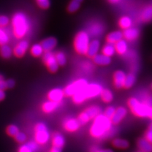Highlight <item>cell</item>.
<instances>
[{"mask_svg": "<svg viewBox=\"0 0 152 152\" xmlns=\"http://www.w3.org/2000/svg\"><path fill=\"white\" fill-rule=\"evenodd\" d=\"M29 44L26 40H22L15 46V48L13 50V53L17 57H22L25 55L27 51Z\"/></svg>", "mask_w": 152, "mask_h": 152, "instance_id": "30bf717a", "label": "cell"}, {"mask_svg": "<svg viewBox=\"0 0 152 152\" xmlns=\"http://www.w3.org/2000/svg\"><path fill=\"white\" fill-rule=\"evenodd\" d=\"M93 61L98 65H107L110 64L111 58L103 54H97L93 57Z\"/></svg>", "mask_w": 152, "mask_h": 152, "instance_id": "44dd1931", "label": "cell"}, {"mask_svg": "<svg viewBox=\"0 0 152 152\" xmlns=\"http://www.w3.org/2000/svg\"><path fill=\"white\" fill-rule=\"evenodd\" d=\"M63 126L64 129L69 132H75L77 131L80 124L79 121L74 118H68L64 122Z\"/></svg>", "mask_w": 152, "mask_h": 152, "instance_id": "8fae6325", "label": "cell"}, {"mask_svg": "<svg viewBox=\"0 0 152 152\" xmlns=\"http://www.w3.org/2000/svg\"><path fill=\"white\" fill-rule=\"evenodd\" d=\"M114 45H115V51L118 54L124 55L127 53V50H128V45L126 41L121 39L119 41L116 42Z\"/></svg>", "mask_w": 152, "mask_h": 152, "instance_id": "cb8c5ba5", "label": "cell"}, {"mask_svg": "<svg viewBox=\"0 0 152 152\" xmlns=\"http://www.w3.org/2000/svg\"><path fill=\"white\" fill-rule=\"evenodd\" d=\"M90 43V37L87 32H79L74 39V48L80 55H86Z\"/></svg>", "mask_w": 152, "mask_h": 152, "instance_id": "5b68a950", "label": "cell"}, {"mask_svg": "<svg viewBox=\"0 0 152 152\" xmlns=\"http://www.w3.org/2000/svg\"><path fill=\"white\" fill-rule=\"evenodd\" d=\"M137 144L142 152H152V144L145 138L139 139Z\"/></svg>", "mask_w": 152, "mask_h": 152, "instance_id": "7402d4cb", "label": "cell"}, {"mask_svg": "<svg viewBox=\"0 0 152 152\" xmlns=\"http://www.w3.org/2000/svg\"><path fill=\"white\" fill-rule=\"evenodd\" d=\"M10 40L8 33L3 28H0V45H7Z\"/></svg>", "mask_w": 152, "mask_h": 152, "instance_id": "836d02e7", "label": "cell"}, {"mask_svg": "<svg viewBox=\"0 0 152 152\" xmlns=\"http://www.w3.org/2000/svg\"><path fill=\"white\" fill-rule=\"evenodd\" d=\"M6 132H7V134L8 136L14 137L19 132V129H18V127L17 126L14 124H11V125H9L7 127Z\"/></svg>", "mask_w": 152, "mask_h": 152, "instance_id": "e575fe53", "label": "cell"}, {"mask_svg": "<svg viewBox=\"0 0 152 152\" xmlns=\"http://www.w3.org/2000/svg\"><path fill=\"white\" fill-rule=\"evenodd\" d=\"M127 114V110L126 108L120 107L115 109V112L114 113L113 117L111 118V122L113 124H118L120 123L121 121L124 118Z\"/></svg>", "mask_w": 152, "mask_h": 152, "instance_id": "5bb4252c", "label": "cell"}, {"mask_svg": "<svg viewBox=\"0 0 152 152\" xmlns=\"http://www.w3.org/2000/svg\"><path fill=\"white\" fill-rule=\"evenodd\" d=\"M90 152H113L110 149H99L97 147H92Z\"/></svg>", "mask_w": 152, "mask_h": 152, "instance_id": "b9f144b4", "label": "cell"}, {"mask_svg": "<svg viewBox=\"0 0 152 152\" xmlns=\"http://www.w3.org/2000/svg\"><path fill=\"white\" fill-rule=\"evenodd\" d=\"M115 112V108L113 107L110 106L105 109L103 115L105 116L107 118H108V119L111 120V118L113 117Z\"/></svg>", "mask_w": 152, "mask_h": 152, "instance_id": "74e56055", "label": "cell"}, {"mask_svg": "<svg viewBox=\"0 0 152 152\" xmlns=\"http://www.w3.org/2000/svg\"><path fill=\"white\" fill-rule=\"evenodd\" d=\"M10 22L9 18L7 16H0V27H5L8 25Z\"/></svg>", "mask_w": 152, "mask_h": 152, "instance_id": "ab89813d", "label": "cell"}, {"mask_svg": "<svg viewBox=\"0 0 152 152\" xmlns=\"http://www.w3.org/2000/svg\"><path fill=\"white\" fill-rule=\"evenodd\" d=\"M35 141L36 143L45 145L50 140V132L44 123H37L34 128Z\"/></svg>", "mask_w": 152, "mask_h": 152, "instance_id": "8992f818", "label": "cell"}, {"mask_svg": "<svg viewBox=\"0 0 152 152\" xmlns=\"http://www.w3.org/2000/svg\"><path fill=\"white\" fill-rule=\"evenodd\" d=\"M75 1H77V2H79V3H81L83 0H75Z\"/></svg>", "mask_w": 152, "mask_h": 152, "instance_id": "f5cc1de1", "label": "cell"}, {"mask_svg": "<svg viewBox=\"0 0 152 152\" xmlns=\"http://www.w3.org/2000/svg\"><path fill=\"white\" fill-rule=\"evenodd\" d=\"M36 2L38 6L42 9H47L50 6V0H36Z\"/></svg>", "mask_w": 152, "mask_h": 152, "instance_id": "f35d334b", "label": "cell"}, {"mask_svg": "<svg viewBox=\"0 0 152 152\" xmlns=\"http://www.w3.org/2000/svg\"><path fill=\"white\" fill-rule=\"evenodd\" d=\"M43 61L50 72H56L58 69V64L55 58V55L51 51L46 52L43 55Z\"/></svg>", "mask_w": 152, "mask_h": 152, "instance_id": "9c48e42d", "label": "cell"}, {"mask_svg": "<svg viewBox=\"0 0 152 152\" xmlns=\"http://www.w3.org/2000/svg\"><path fill=\"white\" fill-rule=\"evenodd\" d=\"M6 89H7L6 80H3L1 82H0V90H1V91H4V90H5Z\"/></svg>", "mask_w": 152, "mask_h": 152, "instance_id": "f6af8a7d", "label": "cell"}, {"mask_svg": "<svg viewBox=\"0 0 152 152\" xmlns=\"http://www.w3.org/2000/svg\"><path fill=\"white\" fill-rule=\"evenodd\" d=\"M101 97L102 100L104 103H110L112 101L113 99V94L112 91H110L109 89H102V91L100 93Z\"/></svg>", "mask_w": 152, "mask_h": 152, "instance_id": "f546056e", "label": "cell"}, {"mask_svg": "<svg viewBox=\"0 0 152 152\" xmlns=\"http://www.w3.org/2000/svg\"><path fill=\"white\" fill-rule=\"evenodd\" d=\"M126 74L122 70H117L113 75L114 85L116 88L120 89L124 87Z\"/></svg>", "mask_w": 152, "mask_h": 152, "instance_id": "9a60e30c", "label": "cell"}, {"mask_svg": "<svg viewBox=\"0 0 152 152\" xmlns=\"http://www.w3.org/2000/svg\"><path fill=\"white\" fill-rule=\"evenodd\" d=\"M88 81L84 79H79L70 84L64 90L66 96H73L75 94L80 91L88 85Z\"/></svg>", "mask_w": 152, "mask_h": 152, "instance_id": "ba28073f", "label": "cell"}, {"mask_svg": "<svg viewBox=\"0 0 152 152\" xmlns=\"http://www.w3.org/2000/svg\"><path fill=\"white\" fill-rule=\"evenodd\" d=\"M65 96L64 90L60 88H55L51 89L48 94L49 100L55 102H61V99Z\"/></svg>", "mask_w": 152, "mask_h": 152, "instance_id": "4fadbf2b", "label": "cell"}, {"mask_svg": "<svg viewBox=\"0 0 152 152\" xmlns=\"http://www.w3.org/2000/svg\"><path fill=\"white\" fill-rule=\"evenodd\" d=\"M148 117L150 118L152 120V107H151V108H150V112H149Z\"/></svg>", "mask_w": 152, "mask_h": 152, "instance_id": "c3c4849f", "label": "cell"}, {"mask_svg": "<svg viewBox=\"0 0 152 152\" xmlns=\"http://www.w3.org/2000/svg\"><path fill=\"white\" fill-rule=\"evenodd\" d=\"M4 98H5V93H4V91L0 90V102L3 101Z\"/></svg>", "mask_w": 152, "mask_h": 152, "instance_id": "7dc6e473", "label": "cell"}, {"mask_svg": "<svg viewBox=\"0 0 152 152\" xmlns=\"http://www.w3.org/2000/svg\"><path fill=\"white\" fill-rule=\"evenodd\" d=\"M50 152H61V149L57 148V147H55V146H53L51 148Z\"/></svg>", "mask_w": 152, "mask_h": 152, "instance_id": "bcb514c9", "label": "cell"}, {"mask_svg": "<svg viewBox=\"0 0 152 152\" xmlns=\"http://www.w3.org/2000/svg\"><path fill=\"white\" fill-rule=\"evenodd\" d=\"M52 143H53V146L61 149L65 143V140L64 136L59 132L54 133L52 136Z\"/></svg>", "mask_w": 152, "mask_h": 152, "instance_id": "d6986e66", "label": "cell"}, {"mask_svg": "<svg viewBox=\"0 0 152 152\" xmlns=\"http://www.w3.org/2000/svg\"><path fill=\"white\" fill-rule=\"evenodd\" d=\"M136 82V76L133 74H129L126 75V79L124 84V87L126 89L131 88L133 86Z\"/></svg>", "mask_w": 152, "mask_h": 152, "instance_id": "f1b7e54d", "label": "cell"}, {"mask_svg": "<svg viewBox=\"0 0 152 152\" xmlns=\"http://www.w3.org/2000/svg\"><path fill=\"white\" fill-rule=\"evenodd\" d=\"M101 108L98 106H92L86 109L79 115L77 120L80 125H84L90 120L100 114Z\"/></svg>", "mask_w": 152, "mask_h": 152, "instance_id": "52a82bcc", "label": "cell"}, {"mask_svg": "<svg viewBox=\"0 0 152 152\" xmlns=\"http://www.w3.org/2000/svg\"><path fill=\"white\" fill-rule=\"evenodd\" d=\"M151 89H152V84H151Z\"/></svg>", "mask_w": 152, "mask_h": 152, "instance_id": "db71d44e", "label": "cell"}, {"mask_svg": "<svg viewBox=\"0 0 152 152\" xmlns=\"http://www.w3.org/2000/svg\"><path fill=\"white\" fill-rule=\"evenodd\" d=\"M149 130H150V131H152V123L151 124L150 126V127H149Z\"/></svg>", "mask_w": 152, "mask_h": 152, "instance_id": "816d5d0a", "label": "cell"}, {"mask_svg": "<svg viewBox=\"0 0 152 152\" xmlns=\"http://www.w3.org/2000/svg\"><path fill=\"white\" fill-rule=\"evenodd\" d=\"M102 89L101 86L98 84H88L84 88L74 95L72 96L73 101L75 104H80L86 99L98 96L100 94Z\"/></svg>", "mask_w": 152, "mask_h": 152, "instance_id": "3957f363", "label": "cell"}, {"mask_svg": "<svg viewBox=\"0 0 152 152\" xmlns=\"http://www.w3.org/2000/svg\"><path fill=\"white\" fill-rule=\"evenodd\" d=\"M18 152H34V150L32 149L29 145L27 144L21 146L19 148Z\"/></svg>", "mask_w": 152, "mask_h": 152, "instance_id": "60d3db41", "label": "cell"}, {"mask_svg": "<svg viewBox=\"0 0 152 152\" xmlns=\"http://www.w3.org/2000/svg\"><path fill=\"white\" fill-rule=\"evenodd\" d=\"M122 37L123 33L121 31H117L110 33L107 37V41L108 43L115 44L118 41L122 39Z\"/></svg>", "mask_w": 152, "mask_h": 152, "instance_id": "603a6c76", "label": "cell"}, {"mask_svg": "<svg viewBox=\"0 0 152 152\" xmlns=\"http://www.w3.org/2000/svg\"><path fill=\"white\" fill-rule=\"evenodd\" d=\"M141 18L144 22H149L152 20V5L146 7L141 15Z\"/></svg>", "mask_w": 152, "mask_h": 152, "instance_id": "484cf974", "label": "cell"}, {"mask_svg": "<svg viewBox=\"0 0 152 152\" xmlns=\"http://www.w3.org/2000/svg\"><path fill=\"white\" fill-rule=\"evenodd\" d=\"M145 139L152 144V131L148 130L145 134Z\"/></svg>", "mask_w": 152, "mask_h": 152, "instance_id": "7bdbcfd3", "label": "cell"}, {"mask_svg": "<svg viewBox=\"0 0 152 152\" xmlns=\"http://www.w3.org/2000/svg\"><path fill=\"white\" fill-rule=\"evenodd\" d=\"M13 33L17 39L25 37L30 30L31 23L27 16L22 12H17L12 19Z\"/></svg>", "mask_w": 152, "mask_h": 152, "instance_id": "6da1fadb", "label": "cell"}, {"mask_svg": "<svg viewBox=\"0 0 152 152\" xmlns=\"http://www.w3.org/2000/svg\"><path fill=\"white\" fill-rule=\"evenodd\" d=\"M120 0H108V1L111 3H116L119 1Z\"/></svg>", "mask_w": 152, "mask_h": 152, "instance_id": "681fc988", "label": "cell"}, {"mask_svg": "<svg viewBox=\"0 0 152 152\" xmlns=\"http://www.w3.org/2000/svg\"><path fill=\"white\" fill-rule=\"evenodd\" d=\"M61 104V102H55L48 101L44 103L42 105V110L45 113H50L55 111L56 108H58Z\"/></svg>", "mask_w": 152, "mask_h": 152, "instance_id": "ffe728a7", "label": "cell"}, {"mask_svg": "<svg viewBox=\"0 0 152 152\" xmlns=\"http://www.w3.org/2000/svg\"><path fill=\"white\" fill-rule=\"evenodd\" d=\"M15 140L18 142V143H23L24 142L27 140V136L23 132H18L17 134L14 136Z\"/></svg>", "mask_w": 152, "mask_h": 152, "instance_id": "8d00e7d4", "label": "cell"}, {"mask_svg": "<svg viewBox=\"0 0 152 152\" xmlns=\"http://www.w3.org/2000/svg\"><path fill=\"white\" fill-rule=\"evenodd\" d=\"M55 55L56 60L59 66H64V65H65L66 62V58L64 52L58 51Z\"/></svg>", "mask_w": 152, "mask_h": 152, "instance_id": "d6a6232c", "label": "cell"}, {"mask_svg": "<svg viewBox=\"0 0 152 152\" xmlns=\"http://www.w3.org/2000/svg\"><path fill=\"white\" fill-rule=\"evenodd\" d=\"M118 23H119V26L121 28L127 29V28H130L131 27L132 22L131 18H129V17L124 16L121 18Z\"/></svg>", "mask_w": 152, "mask_h": 152, "instance_id": "4dcf8cb0", "label": "cell"}, {"mask_svg": "<svg viewBox=\"0 0 152 152\" xmlns=\"http://www.w3.org/2000/svg\"><path fill=\"white\" fill-rule=\"evenodd\" d=\"M80 3L75 1V0H72V1L69 3L67 9L69 12L73 13L78 10V9L80 8Z\"/></svg>", "mask_w": 152, "mask_h": 152, "instance_id": "d590c367", "label": "cell"}, {"mask_svg": "<svg viewBox=\"0 0 152 152\" xmlns=\"http://www.w3.org/2000/svg\"><path fill=\"white\" fill-rule=\"evenodd\" d=\"M104 31V26L100 22H94L91 23L88 28V34L90 36L96 37L101 35Z\"/></svg>", "mask_w": 152, "mask_h": 152, "instance_id": "7c38bea8", "label": "cell"}, {"mask_svg": "<svg viewBox=\"0 0 152 152\" xmlns=\"http://www.w3.org/2000/svg\"><path fill=\"white\" fill-rule=\"evenodd\" d=\"M99 47H100V42L98 40L94 39L91 41L88 46L86 55L89 57H93V58L95 55H97Z\"/></svg>", "mask_w": 152, "mask_h": 152, "instance_id": "ac0fdd59", "label": "cell"}, {"mask_svg": "<svg viewBox=\"0 0 152 152\" xmlns=\"http://www.w3.org/2000/svg\"><path fill=\"white\" fill-rule=\"evenodd\" d=\"M140 36V31L136 28L130 27L128 28L123 32V37L127 41H133L137 39Z\"/></svg>", "mask_w": 152, "mask_h": 152, "instance_id": "2e32d148", "label": "cell"}, {"mask_svg": "<svg viewBox=\"0 0 152 152\" xmlns=\"http://www.w3.org/2000/svg\"><path fill=\"white\" fill-rule=\"evenodd\" d=\"M128 105L131 112L137 117H147L150 110L151 107L147 104L141 103L136 98H131L128 100Z\"/></svg>", "mask_w": 152, "mask_h": 152, "instance_id": "277c9868", "label": "cell"}, {"mask_svg": "<svg viewBox=\"0 0 152 152\" xmlns=\"http://www.w3.org/2000/svg\"><path fill=\"white\" fill-rule=\"evenodd\" d=\"M102 52L103 54L106 55L107 56L110 57L113 56L115 53L116 52L115 51V48L114 44L112 43H108L104 46L102 49Z\"/></svg>", "mask_w": 152, "mask_h": 152, "instance_id": "4316f807", "label": "cell"}, {"mask_svg": "<svg viewBox=\"0 0 152 152\" xmlns=\"http://www.w3.org/2000/svg\"><path fill=\"white\" fill-rule=\"evenodd\" d=\"M6 83H7V89H10L14 87V86L15 84V81L13 79H8L6 80Z\"/></svg>", "mask_w": 152, "mask_h": 152, "instance_id": "ee69618b", "label": "cell"}, {"mask_svg": "<svg viewBox=\"0 0 152 152\" xmlns=\"http://www.w3.org/2000/svg\"><path fill=\"white\" fill-rule=\"evenodd\" d=\"M112 123L103 114L94 118L93 125L90 128V134L93 137L99 138L110 130Z\"/></svg>", "mask_w": 152, "mask_h": 152, "instance_id": "7a4b0ae2", "label": "cell"}, {"mask_svg": "<svg viewBox=\"0 0 152 152\" xmlns=\"http://www.w3.org/2000/svg\"><path fill=\"white\" fill-rule=\"evenodd\" d=\"M0 53L4 58H9L13 53V50L12 48L8 45H4L1 46Z\"/></svg>", "mask_w": 152, "mask_h": 152, "instance_id": "83f0119b", "label": "cell"}, {"mask_svg": "<svg viewBox=\"0 0 152 152\" xmlns=\"http://www.w3.org/2000/svg\"><path fill=\"white\" fill-rule=\"evenodd\" d=\"M44 50L41 44H35L33 45L31 49V54L35 57H39L43 54Z\"/></svg>", "mask_w": 152, "mask_h": 152, "instance_id": "1f68e13d", "label": "cell"}, {"mask_svg": "<svg viewBox=\"0 0 152 152\" xmlns=\"http://www.w3.org/2000/svg\"><path fill=\"white\" fill-rule=\"evenodd\" d=\"M57 44V41L55 38L53 37H48L46 39H44L41 42V46L43 49L44 51L49 52L53 50Z\"/></svg>", "mask_w": 152, "mask_h": 152, "instance_id": "e0dca14e", "label": "cell"}, {"mask_svg": "<svg viewBox=\"0 0 152 152\" xmlns=\"http://www.w3.org/2000/svg\"><path fill=\"white\" fill-rule=\"evenodd\" d=\"M112 145L114 147L119 149H126L129 146V142L128 141L121 139V138H116L113 140L112 141Z\"/></svg>", "mask_w": 152, "mask_h": 152, "instance_id": "d4e9b609", "label": "cell"}, {"mask_svg": "<svg viewBox=\"0 0 152 152\" xmlns=\"http://www.w3.org/2000/svg\"><path fill=\"white\" fill-rule=\"evenodd\" d=\"M4 80V78L3 77V75L0 74V82H1V80Z\"/></svg>", "mask_w": 152, "mask_h": 152, "instance_id": "f907efd6", "label": "cell"}]
</instances>
